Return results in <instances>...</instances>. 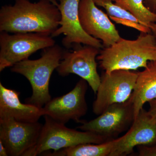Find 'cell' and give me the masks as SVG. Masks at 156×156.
Wrapping results in <instances>:
<instances>
[{
  "label": "cell",
  "instance_id": "44dd1931",
  "mask_svg": "<svg viewBox=\"0 0 156 156\" xmlns=\"http://www.w3.org/2000/svg\"><path fill=\"white\" fill-rule=\"evenodd\" d=\"M143 2L147 9L156 14V0H143Z\"/></svg>",
  "mask_w": 156,
  "mask_h": 156
},
{
  "label": "cell",
  "instance_id": "8992f818",
  "mask_svg": "<svg viewBox=\"0 0 156 156\" xmlns=\"http://www.w3.org/2000/svg\"><path fill=\"white\" fill-rule=\"evenodd\" d=\"M137 74L138 72L129 70L104 72L92 105L93 113L99 115L112 105L128 100L134 90Z\"/></svg>",
  "mask_w": 156,
  "mask_h": 156
},
{
  "label": "cell",
  "instance_id": "7c38bea8",
  "mask_svg": "<svg viewBox=\"0 0 156 156\" xmlns=\"http://www.w3.org/2000/svg\"><path fill=\"white\" fill-rule=\"evenodd\" d=\"M98 9L94 0H80L79 18L83 29L89 35L100 40L104 48L109 47L121 39L110 18Z\"/></svg>",
  "mask_w": 156,
  "mask_h": 156
},
{
  "label": "cell",
  "instance_id": "52a82bcc",
  "mask_svg": "<svg viewBox=\"0 0 156 156\" xmlns=\"http://www.w3.org/2000/svg\"><path fill=\"white\" fill-rule=\"evenodd\" d=\"M134 120V105L130 98L125 102L112 105L97 118L82 122L77 128L97 134L108 141L116 139L129 129Z\"/></svg>",
  "mask_w": 156,
  "mask_h": 156
},
{
  "label": "cell",
  "instance_id": "8fae6325",
  "mask_svg": "<svg viewBox=\"0 0 156 156\" xmlns=\"http://www.w3.org/2000/svg\"><path fill=\"white\" fill-rule=\"evenodd\" d=\"M88 85L81 79L68 93L51 99L43 107L44 115L65 125L70 120L82 122L81 118L88 110L86 96Z\"/></svg>",
  "mask_w": 156,
  "mask_h": 156
},
{
  "label": "cell",
  "instance_id": "e0dca14e",
  "mask_svg": "<svg viewBox=\"0 0 156 156\" xmlns=\"http://www.w3.org/2000/svg\"><path fill=\"white\" fill-rule=\"evenodd\" d=\"M123 9L129 11L142 23L150 28L151 24L156 22V14L146 7L143 0H112Z\"/></svg>",
  "mask_w": 156,
  "mask_h": 156
},
{
  "label": "cell",
  "instance_id": "ba28073f",
  "mask_svg": "<svg viewBox=\"0 0 156 156\" xmlns=\"http://www.w3.org/2000/svg\"><path fill=\"white\" fill-rule=\"evenodd\" d=\"M72 50H64L56 70L62 76L74 74L85 80L96 94L101 82L96 59L101 49L89 45H76Z\"/></svg>",
  "mask_w": 156,
  "mask_h": 156
},
{
  "label": "cell",
  "instance_id": "603a6c76",
  "mask_svg": "<svg viewBox=\"0 0 156 156\" xmlns=\"http://www.w3.org/2000/svg\"><path fill=\"white\" fill-rule=\"evenodd\" d=\"M8 152L5 147L0 141V156H8Z\"/></svg>",
  "mask_w": 156,
  "mask_h": 156
},
{
  "label": "cell",
  "instance_id": "3957f363",
  "mask_svg": "<svg viewBox=\"0 0 156 156\" xmlns=\"http://www.w3.org/2000/svg\"><path fill=\"white\" fill-rule=\"evenodd\" d=\"M64 51L56 44L44 49L40 58H28L11 67L12 72L24 76L30 83L32 94L26 99V103L43 108L52 99L49 92L50 78L59 65Z\"/></svg>",
  "mask_w": 156,
  "mask_h": 156
},
{
  "label": "cell",
  "instance_id": "4fadbf2b",
  "mask_svg": "<svg viewBox=\"0 0 156 156\" xmlns=\"http://www.w3.org/2000/svg\"><path fill=\"white\" fill-rule=\"evenodd\" d=\"M156 144V122L143 108L134 119L125 135L116 139L110 156H125L133 152L139 146Z\"/></svg>",
  "mask_w": 156,
  "mask_h": 156
},
{
  "label": "cell",
  "instance_id": "7a4b0ae2",
  "mask_svg": "<svg viewBox=\"0 0 156 156\" xmlns=\"http://www.w3.org/2000/svg\"><path fill=\"white\" fill-rule=\"evenodd\" d=\"M97 59L101 68L110 73L116 69L136 70L156 60V40L152 34L140 33L135 40L121 38L101 49Z\"/></svg>",
  "mask_w": 156,
  "mask_h": 156
},
{
  "label": "cell",
  "instance_id": "ac0fdd59",
  "mask_svg": "<svg viewBox=\"0 0 156 156\" xmlns=\"http://www.w3.org/2000/svg\"><path fill=\"white\" fill-rule=\"evenodd\" d=\"M94 2L96 5L105 9L109 17L129 20L142 24L129 11L117 5L112 0H94Z\"/></svg>",
  "mask_w": 156,
  "mask_h": 156
},
{
  "label": "cell",
  "instance_id": "9a60e30c",
  "mask_svg": "<svg viewBox=\"0 0 156 156\" xmlns=\"http://www.w3.org/2000/svg\"><path fill=\"white\" fill-rule=\"evenodd\" d=\"M134 105V119L146 102L156 98V60L147 63L144 69L138 72L130 97Z\"/></svg>",
  "mask_w": 156,
  "mask_h": 156
},
{
  "label": "cell",
  "instance_id": "5b68a950",
  "mask_svg": "<svg viewBox=\"0 0 156 156\" xmlns=\"http://www.w3.org/2000/svg\"><path fill=\"white\" fill-rule=\"evenodd\" d=\"M55 44L53 37L45 34L0 32V72L28 59L37 51Z\"/></svg>",
  "mask_w": 156,
  "mask_h": 156
},
{
  "label": "cell",
  "instance_id": "d6986e66",
  "mask_svg": "<svg viewBox=\"0 0 156 156\" xmlns=\"http://www.w3.org/2000/svg\"><path fill=\"white\" fill-rule=\"evenodd\" d=\"M109 18L111 20L117 23L135 29L136 30L139 31L140 33H151V29L149 27L140 23L135 22L129 20L120 19V18H115L114 17H109Z\"/></svg>",
  "mask_w": 156,
  "mask_h": 156
},
{
  "label": "cell",
  "instance_id": "6da1fadb",
  "mask_svg": "<svg viewBox=\"0 0 156 156\" xmlns=\"http://www.w3.org/2000/svg\"><path fill=\"white\" fill-rule=\"evenodd\" d=\"M56 0H14L0 9V32L37 33L51 36L59 26L61 14Z\"/></svg>",
  "mask_w": 156,
  "mask_h": 156
},
{
  "label": "cell",
  "instance_id": "277c9868",
  "mask_svg": "<svg viewBox=\"0 0 156 156\" xmlns=\"http://www.w3.org/2000/svg\"><path fill=\"white\" fill-rule=\"evenodd\" d=\"M44 116L45 123L37 142L25 156L40 155L50 150L55 151L83 144H100L107 141L92 132L71 129L48 115Z\"/></svg>",
  "mask_w": 156,
  "mask_h": 156
},
{
  "label": "cell",
  "instance_id": "2e32d148",
  "mask_svg": "<svg viewBox=\"0 0 156 156\" xmlns=\"http://www.w3.org/2000/svg\"><path fill=\"white\" fill-rule=\"evenodd\" d=\"M116 139L100 144H79L55 151L45 152L46 156H110L114 147Z\"/></svg>",
  "mask_w": 156,
  "mask_h": 156
},
{
  "label": "cell",
  "instance_id": "cb8c5ba5",
  "mask_svg": "<svg viewBox=\"0 0 156 156\" xmlns=\"http://www.w3.org/2000/svg\"><path fill=\"white\" fill-rule=\"evenodd\" d=\"M151 33L153 35L156 40V22L153 23L150 26Z\"/></svg>",
  "mask_w": 156,
  "mask_h": 156
},
{
  "label": "cell",
  "instance_id": "5bb4252c",
  "mask_svg": "<svg viewBox=\"0 0 156 156\" xmlns=\"http://www.w3.org/2000/svg\"><path fill=\"white\" fill-rule=\"evenodd\" d=\"M20 92L8 89L0 82V119L12 118L18 122H36L44 115L43 108L23 103Z\"/></svg>",
  "mask_w": 156,
  "mask_h": 156
},
{
  "label": "cell",
  "instance_id": "7402d4cb",
  "mask_svg": "<svg viewBox=\"0 0 156 156\" xmlns=\"http://www.w3.org/2000/svg\"><path fill=\"white\" fill-rule=\"evenodd\" d=\"M149 103L150 108L148 112L156 122V98L151 101Z\"/></svg>",
  "mask_w": 156,
  "mask_h": 156
},
{
  "label": "cell",
  "instance_id": "ffe728a7",
  "mask_svg": "<svg viewBox=\"0 0 156 156\" xmlns=\"http://www.w3.org/2000/svg\"><path fill=\"white\" fill-rule=\"evenodd\" d=\"M143 152L146 156H156V144L146 146L144 149Z\"/></svg>",
  "mask_w": 156,
  "mask_h": 156
},
{
  "label": "cell",
  "instance_id": "9c48e42d",
  "mask_svg": "<svg viewBox=\"0 0 156 156\" xmlns=\"http://www.w3.org/2000/svg\"><path fill=\"white\" fill-rule=\"evenodd\" d=\"M43 125L23 122L12 118L0 119V141L10 156H25L36 144Z\"/></svg>",
  "mask_w": 156,
  "mask_h": 156
},
{
  "label": "cell",
  "instance_id": "30bf717a",
  "mask_svg": "<svg viewBox=\"0 0 156 156\" xmlns=\"http://www.w3.org/2000/svg\"><path fill=\"white\" fill-rule=\"evenodd\" d=\"M57 5L61 14L59 26L51 36L63 34L62 44L66 49L78 44L89 45L101 49L104 48L100 40L89 35L84 31L79 18L80 0H58Z\"/></svg>",
  "mask_w": 156,
  "mask_h": 156
}]
</instances>
